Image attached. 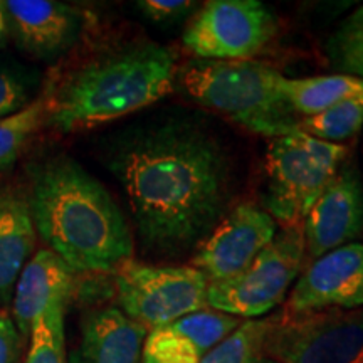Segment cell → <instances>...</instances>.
<instances>
[{
  "instance_id": "14",
  "label": "cell",
  "mask_w": 363,
  "mask_h": 363,
  "mask_svg": "<svg viewBox=\"0 0 363 363\" xmlns=\"http://www.w3.org/2000/svg\"><path fill=\"white\" fill-rule=\"evenodd\" d=\"M240 323V318L207 308L192 313L148 331L142 363H202Z\"/></svg>"
},
{
  "instance_id": "1",
  "label": "cell",
  "mask_w": 363,
  "mask_h": 363,
  "mask_svg": "<svg viewBox=\"0 0 363 363\" xmlns=\"http://www.w3.org/2000/svg\"><path fill=\"white\" fill-rule=\"evenodd\" d=\"M104 158L140 242L158 256L201 247L233 206V158L199 116L175 113L130 126L113 136Z\"/></svg>"
},
{
  "instance_id": "23",
  "label": "cell",
  "mask_w": 363,
  "mask_h": 363,
  "mask_svg": "<svg viewBox=\"0 0 363 363\" xmlns=\"http://www.w3.org/2000/svg\"><path fill=\"white\" fill-rule=\"evenodd\" d=\"M65 311L66 306H52L35 320L26 363H67Z\"/></svg>"
},
{
  "instance_id": "21",
  "label": "cell",
  "mask_w": 363,
  "mask_h": 363,
  "mask_svg": "<svg viewBox=\"0 0 363 363\" xmlns=\"http://www.w3.org/2000/svg\"><path fill=\"white\" fill-rule=\"evenodd\" d=\"M330 66L338 74L363 79V6L353 11L325 44Z\"/></svg>"
},
{
  "instance_id": "9",
  "label": "cell",
  "mask_w": 363,
  "mask_h": 363,
  "mask_svg": "<svg viewBox=\"0 0 363 363\" xmlns=\"http://www.w3.org/2000/svg\"><path fill=\"white\" fill-rule=\"evenodd\" d=\"M278 34V19L257 0H212L185 27L184 45L199 59L249 61Z\"/></svg>"
},
{
  "instance_id": "13",
  "label": "cell",
  "mask_w": 363,
  "mask_h": 363,
  "mask_svg": "<svg viewBox=\"0 0 363 363\" xmlns=\"http://www.w3.org/2000/svg\"><path fill=\"white\" fill-rule=\"evenodd\" d=\"M4 12L21 49L40 59L69 51L83 29L79 11L52 0H7Z\"/></svg>"
},
{
  "instance_id": "22",
  "label": "cell",
  "mask_w": 363,
  "mask_h": 363,
  "mask_svg": "<svg viewBox=\"0 0 363 363\" xmlns=\"http://www.w3.org/2000/svg\"><path fill=\"white\" fill-rule=\"evenodd\" d=\"M45 121L44 98L33 99L26 108L0 120V174L17 162L27 142Z\"/></svg>"
},
{
  "instance_id": "24",
  "label": "cell",
  "mask_w": 363,
  "mask_h": 363,
  "mask_svg": "<svg viewBox=\"0 0 363 363\" xmlns=\"http://www.w3.org/2000/svg\"><path fill=\"white\" fill-rule=\"evenodd\" d=\"M33 81L16 66L0 65V120L21 111L30 103Z\"/></svg>"
},
{
  "instance_id": "26",
  "label": "cell",
  "mask_w": 363,
  "mask_h": 363,
  "mask_svg": "<svg viewBox=\"0 0 363 363\" xmlns=\"http://www.w3.org/2000/svg\"><path fill=\"white\" fill-rule=\"evenodd\" d=\"M22 338L7 308H0V363H19Z\"/></svg>"
},
{
  "instance_id": "6",
  "label": "cell",
  "mask_w": 363,
  "mask_h": 363,
  "mask_svg": "<svg viewBox=\"0 0 363 363\" xmlns=\"http://www.w3.org/2000/svg\"><path fill=\"white\" fill-rule=\"evenodd\" d=\"M305 261L303 224L284 225L247 269L230 279L208 283L207 306L240 320H259L284 301Z\"/></svg>"
},
{
  "instance_id": "20",
  "label": "cell",
  "mask_w": 363,
  "mask_h": 363,
  "mask_svg": "<svg viewBox=\"0 0 363 363\" xmlns=\"http://www.w3.org/2000/svg\"><path fill=\"white\" fill-rule=\"evenodd\" d=\"M363 126V96L350 98L318 115L299 118L298 130L330 143H340L357 135Z\"/></svg>"
},
{
  "instance_id": "5",
  "label": "cell",
  "mask_w": 363,
  "mask_h": 363,
  "mask_svg": "<svg viewBox=\"0 0 363 363\" xmlns=\"http://www.w3.org/2000/svg\"><path fill=\"white\" fill-rule=\"evenodd\" d=\"M348 153L347 145L323 142L303 131L271 138L264 165V211L284 225L303 224Z\"/></svg>"
},
{
  "instance_id": "16",
  "label": "cell",
  "mask_w": 363,
  "mask_h": 363,
  "mask_svg": "<svg viewBox=\"0 0 363 363\" xmlns=\"http://www.w3.org/2000/svg\"><path fill=\"white\" fill-rule=\"evenodd\" d=\"M147 335L148 330L120 308L93 310L83 318L79 343L69 363H142Z\"/></svg>"
},
{
  "instance_id": "18",
  "label": "cell",
  "mask_w": 363,
  "mask_h": 363,
  "mask_svg": "<svg viewBox=\"0 0 363 363\" xmlns=\"http://www.w3.org/2000/svg\"><path fill=\"white\" fill-rule=\"evenodd\" d=\"M279 89L299 118L318 115L350 98L363 96V79L347 74H326L313 78H284Z\"/></svg>"
},
{
  "instance_id": "12",
  "label": "cell",
  "mask_w": 363,
  "mask_h": 363,
  "mask_svg": "<svg viewBox=\"0 0 363 363\" xmlns=\"http://www.w3.org/2000/svg\"><path fill=\"white\" fill-rule=\"evenodd\" d=\"M363 234V182L347 160L303 220L306 261L352 244Z\"/></svg>"
},
{
  "instance_id": "25",
  "label": "cell",
  "mask_w": 363,
  "mask_h": 363,
  "mask_svg": "<svg viewBox=\"0 0 363 363\" xmlns=\"http://www.w3.org/2000/svg\"><path fill=\"white\" fill-rule=\"evenodd\" d=\"M138 11L160 26H175L197 12V4L189 0H140Z\"/></svg>"
},
{
  "instance_id": "27",
  "label": "cell",
  "mask_w": 363,
  "mask_h": 363,
  "mask_svg": "<svg viewBox=\"0 0 363 363\" xmlns=\"http://www.w3.org/2000/svg\"><path fill=\"white\" fill-rule=\"evenodd\" d=\"M6 30H7V19H6V12H4V2H0V38H2Z\"/></svg>"
},
{
  "instance_id": "3",
  "label": "cell",
  "mask_w": 363,
  "mask_h": 363,
  "mask_svg": "<svg viewBox=\"0 0 363 363\" xmlns=\"http://www.w3.org/2000/svg\"><path fill=\"white\" fill-rule=\"evenodd\" d=\"M177 71L174 51L153 40L101 49L45 89L44 126L74 133L143 110L175 88Z\"/></svg>"
},
{
  "instance_id": "11",
  "label": "cell",
  "mask_w": 363,
  "mask_h": 363,
  "mask_svg": "<svg viewBox=\"0 0 363 363\" xmlns=\"http://www.w3.org/2000/svg\"><path fill=\"white\" fill-rule=\"evenodd\" d=\"M358 308H363V242H352L308 264L281 316Z\"/></svg>"
},
{
  "instance_id": "10",
  "label": "cell",
  "mask_w": 363,
  "mask_h": 363,
  "mask_svg": "<svg viewBox=\"0 0 363 363\" xmlns=\"http://www.w3.org/2000/svg\"><path fill=\"white\" fill-rule=\"evenodd\" d=\"M278 222L264 208L244 202L230 208L194 256V267L208 283L234 278L272 242Z\"/></svg>"
},
{
  "instance_id": "2",
  "label": "cell",
  "mask_w": 363,
  "mask_h": 363,
  "mask_svg": "<svg viewBox=\"0 0 363 363\" xmlns=\"http://www.w3.org/2000/svg\"><path fill=\"white\" fill-rule=\"evenodd\" d=\"M38 233L74 272H115L133 256V235L113 197L66 155L38 167L29 192Z\"/></svg>"
},
{
  "instance_id": "17",
  "label": "cell",
  "mask_w": 363,
  "mask_h": 363,
  "mask_svg": "<svg viewBox=\"0 0 363 363\" xmlns=\"http://www.w3.org/2000/svg\"><path fill=\"white\" fill-rule=\"evenodd\" d=\"M35 225L29 194L19 185L0 187V308L12 301L22 269L30 261Z\"/></svg>"
},
{
  "instance_id": "7",
  "label": "cell",
  "mask_w": 363,
  "mask_h": 363,
  "mask_svg": "<svg viewBox=\"0 0 363 363\" xmlns=\"http://www.w3.org/2000/svg\"><path fill=\"white\" fill-rule=\"evenodd\" d=\"M120 310L148 331L207 308L208 281L194 266L126 261L115 271Z\"/></svg>"
},
{
  "instance_id": "8",
  "label": "cell",
  "mask_w": 363,
  "mask_h": 363,
  "mask_svg": "<svg viewBox=\"0 0 363 363\" xmlns=\"http://www.w3.org/2000/svg\"><path fill=\"white\" fill-rule=\"evenodd\" d=\"M272 363H363V308L274 316Z\"/></svg>"
},
{
  "instance_id": "4",
  "label": "cell",
  "mask_w": 363,
  "mask_h": 363,
  "mask_svg": "<svg viewBox=\"0 0 363 363\" xmlns=\"http://www.w3.org/2000/svg\"><path fill=\"white\" fill-rule=\"evenodd\" d=\"M281 76L279 71L251 59H195L179 67L175 88L252 133L278 138L299 131V116L279 89Z\"/></svg>"
},
{
  "instance_id": "15",
  "label": "cell",
  "mask_w": 363,
  "mask_h": 363,
  "mask_svg": "<svg viewBox=\"0 0 363 363\" xmlns=\"http://www.w3.org/2000/svg\"><path fill=\"white\" fill-rule=\"evenodd\" d=\"M74 274L51 249H40L30 257L12 296V320L22 338L30 337L35 320L49 308L67 305L74 288Z\"/></svg>"
},
{
  "instance_id": "19",
  "label": "cell",
  "mask_w": 363,
  "mask_h": 363,
  "mask_svg": "<svg viewBox=\"0 0 363 363\" xmlns=\"http://www.w3.org/2000/svg\"><path fill=\"white\" fill-rule=\"evenodd\" d=\"M272 323L274 316L242 321L202 363H272L267 353V337Z\"/></svg>"
}]
</instances>
